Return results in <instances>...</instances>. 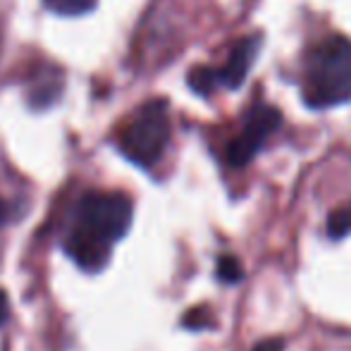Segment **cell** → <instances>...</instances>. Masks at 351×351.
Here are the masks:
<instances>
[{
	"mask_svg": "<svg viewBox=\"0 0 351 351\" xmlns=\"http://www.w3.org/2000/svg\"><path fill=\"white\" fill-rule=\"evenodd\" d=\"M132 201L120 191H88L77 201L67 232L65 254L86 273H101L112 254V244L130 232Z\"/></svg>",
	"mask_w": 351,
	"mask_h": 351,
	"instance_id": "6da1fadb",
	"label": "cell"
},
{
	"mask_svg": "<svg viewBox=\"0 0 351 351\" xmlns=\"http://www.w3.org/2000/svg\"><path fill=\"white\" fill-rule=\"evenodd\" d=\"M301 91L306 106L315 110L351 101V38L335 34L311 48Z\"/></svg>",
	"mask_w": 351,
	"mask_h": 351,
	"instance_id": "7a4b0ae2",
	"label": "cell"
},
{
	"mask_svg": "<svg viewBox=\"0 0 351 351\" xmlns=\"http://www.w3.org/2000/svg\"><path fill=\"white\" fill-rule=\"evenodd\" d=\"M170 141V106L162 98L148 101L136 110L120 136V151L132 162L151 167L160 160Z\"/></svg>",
	"mask_w": 351,
	"mask_h": 351,
	"instance_id": "3957f363",
	"label": "cell"
},
{
	"mask_svg": "<svg viewBox=\"0 0 351 351\" xmlns=\"http://www.w3.org/2000/svg\"><path fill=\"white\" fill-rule=\"evenodd\" d=\"M282 112L275 106H265L258 103L246 112L244 127H241L239 136L230 141L227 146V162L232 167H244L254 160V156L261 151L270 134L280 127Z\"/></svg>",
	"mask_w": 351,
	"mask_h": 351,
	"instance_id": "277c9868",
	"label": "cell"
},
{
	"mask_svg": "<svg viewBox=\"0 0 351 351\" xmlns=\"http://www.w3.org/2000/svg\"><path fill=\"white\" fill-rule=\"evenodd\" d=\"M261 38L258 36H246L232 48L230 58L222 67H217V82L225 88H239L244 84L246 74L254 65L256 56H258Z\"/></svg>",
	"mask_w": 351,
	"mask_h": 351,
	"instance_id": "5b68a950",
	"label": "cell"
},
{
	"mask_svg": "<svg viewBox=\"0 0 351 351\" xmlns=\"http://www.w3.org/2000/svg\"><path fill=\"white\" fill-rule=\"evenodd\" d=\"M98 0H43L51 12L62 14V17H79V14H86L96 8Z\"/></svg>",
	"mask_w": 351,
	"mask_h": 351,
	"instance_id": "8992f818",
	"label": "cell"
},
{
	"mask_svg": "<svg viewBox=\"0 0 351 351\" xmlns=\"http://www.w3.org/2000/svg\"><path fill=\"white\" fill-rule=\"evenodd\" d=\"M189 86L194 88L199 96H210L220 82H217V70L215 67H194L189 72Z\"/></svg>",
	"mask_w": 351,
	"mask_h": 351,
	"instance_id": "52a82bcc",
	"label": "cell"
},
{
	"mask_svg": "<svg viewBox=\"0 0 351 351\" xmlns=\"http://www.w3.org/2000/svg\"><path fill=\"white\" fill-rule=\"evenodd\" d=\"M328 234L332 237L335 241L344 239L347 234H351V204L339 206L330 213L328 217Z\"/></svg>",
	"mask_w": 351,
	"mask_h": 351,
	"instance_id": "ba28073f",
	"label": "cell"
},
{
	"mask_svg": "<svg viewBox=\"0 0 351 351\" xmlns=\"http://www.w3.org/2000/svg\"><path fill=\"white\" fill-rule=\"evenodd\" d=\"M217 278H220L225 285H237L244 278V268H241L239 258L234 256H220L217 258Z\"/></svg>",
	"mask_w": 351,
	"mask_h": 351,
	"instance_id": "9c48e42d",
	"label": "cell"
},
{
	"mask_svg": "<svg viewBox=\"0 0 351 351\" xmlns=\"http://www.w3.org/2000/svg\"><path fill=\"white\" fill-rule=\"evenodd\" d=\"M204 315H208V311H206V308L189 311V313L184 315V325H186V328H196V330L206 328V325H213V320H204Z\"/></svg>",
	"mask_w": 351,
	"mask_h": 351,
	"instance_id": "30bf717a",
	"label": "cell"
},
{
	"mask_svg": "<svg viewBox=\"0 0 351 351\" xmlns=\"http://www.w3.org/2000/svg\"><path fill=\"white\" fill-rule=\"evenodd\" d=\"M254 351H285V339H278V337L261 339L254 347Z\"/></svg>",
	"mask_w": 351,
	"mask_h": 351,
	"instance_id": "8fae6325",
	"label": "cell"
},
{
	"mask_svg": "<svg viewBox=\"0 0 351 351\" xmlns=\"http://www.w3.org/2000/svg\"><path fill=\"white\" fill-rule=\"evenodd\" d=\"M8 315H10V304H8V296H5V291L0 289V325L8 320Z\"/></svg>",
	"mask_w": 351,
	"mask_h": 351,
	"instance_id": "7c38bea8",
	"label": "cell"
},
{
	"mask_svg": "<svg viewBox=\"0 0 351 351\" xmlns=\"http://www.w3.org/2000/svg\"><path fill=\"white\" fill-rule=\"evenodd\" d=\"M5 217H8V208H5V204L0 201V225L5 222Z\"/></svg>",
	"mask_w": 351,
	"mask_h": 351,
	"instance_id": "4fadbf2b",
	"label": "cell"
}]
</instances>
